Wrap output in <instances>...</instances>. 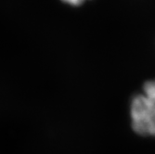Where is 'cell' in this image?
<instances>
[{
	"label": "cell",
	"instance_id": "obj_2",
	"mask_svg": "<svg viewBox=\"0 0 155 154\" xmlns=\"http://www.w3.org/2000/svg\"><path fill=\"white\" fill-rule=\"evenodd\" d=\"M144 94L155 100V80L148 81L143 87Z\"/></svg>",
	"mask_w": 155,
	"mask_h": 154
},
{
	"label": "cell",
	"instance_id": "obj_3",
	"mask_svg": "<svg viewBox=\"0 0 155 154\" xmlns=\"http://www.w3.org/2000/svg\"><path fill=\"white\" fill-rule=\"evenodd\" d=\"M62 2L68 4V5H72V6H80L82 5L84 1L87 0H61Z\"/></svg>",
	"mask_w": 155,
	"mask_h": 154
},
{
	"label": "cell",
	"instance_id": "obj_1",
	"mask_svg": "<svg viewBox=\"0 0 155 154\" xmlns=\"http://www.w3.org/2000/svg\"><path fill=\"white\" fill-rule=\"evenodd\" d=\"M130 116L133 130L143 136H155V100L145 94L131 101Z\"/></svg>",
	"mask_w": 155,
	"mask_h": 154
}]
</instances>
